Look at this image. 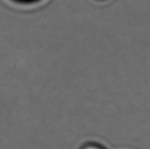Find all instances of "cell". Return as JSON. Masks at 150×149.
I'll return each instance as SVG.
<instances>
[{"label":"cell","mask_w":150,"mask_h":149,"mask_svg":"<svg viewBox=\"0 0 150 149\" xmlns=\"http://www.w3.org/2000/svg\"><path fill=\"white\" fill-rule=\"evenodd\" d=\"M81 149H105L103 147L100 146L98 144H95V143H89L88 145H85Z\"/></svg>","instance_id":"cell-1"},{"label":"cell","mask_w":150,"mask_h":149,"mask_svg":"<svg viewBox=\"0 0 150 149\" xmlns=\"http://www.w3.org/2000/svg\"><path fill=\"white\" fill-rule=\"evenodd\" d=\"M23 1H31V0H23Z\"/></svg>","instance_id":"cell-2"}]
</instances>
